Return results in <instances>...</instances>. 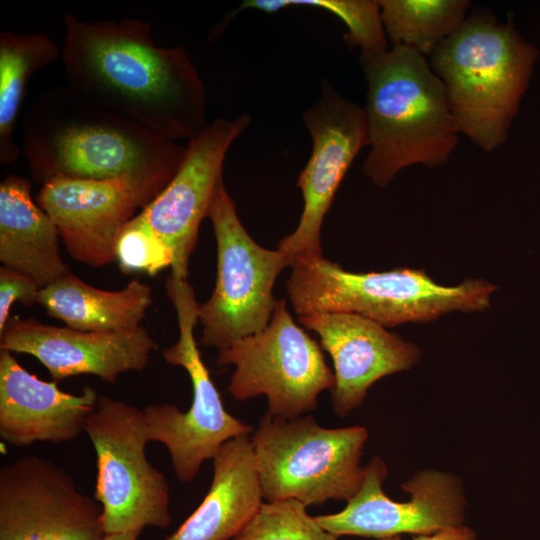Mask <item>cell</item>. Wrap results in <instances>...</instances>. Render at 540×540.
Segmentation results:
<instances>
[{
  "mask_svg": "<svg viewBox=\"0 0 540 540\" xmlns=\"http://www.w3.org/2000/svg\"><path fill=\"white\" fill-rule=\"evenodd\" d=\"M388 469L379 456L365 465L359 491L343 510L320 515L317 522L329 533L366 538H385L410 533L426 535L442 528L463 524L466 495L462 480L453 473L423 469L414 473L401 488L410 500L394 501L384 490Z\"/></svg>",
  "mask_w": 540,
  "mask_h": 540,
  "instance_id": "cell-11",
  "label": "cell"
},
{
  "mask_svg": "<svg viewBox=\"0 0 540 540\" xmlns=\"http://www.w3.org/2000/svg\"><path fill=\"white\" fill-rule=\"evenodd\" d=\"M167 294L177 314L179 338L163 349L162 357L186 370L193 389L192 403L185 412L168 403L144 407L150 441L167 448L177 479L187 483L198 474L202 463L213 459L229 440L249 435L252 427L228 413L198 350L194 328L198 305L187 279L169 276Z\"/></svg>",
  "mask_w": 540,
  "mask_h": 540,
  "instance_id": "cell-8",
  "label": "cell"
},
{
  "mask_svg": "<svg viewBox=\"0 0 540 540\" xmlns=\"http://www.w3.org/2000/svg\"><path fill=\"white\" fill-rule=\"evenodd\" d=\"M250 122L248 114L233 120L218 117L190 139L171 181L139 213L170 247L173 277L187 279L189 258L200 223L207 217L216 186L223 177L226 154Z\"/></svg>",
  "mask_w": 540,
  "mask_h": 540,
  "instance_id": "cell-14",
  "label": "cell"
},
{
  "mask_svg": "<svg viewBox=\"0 0 540 540\" xmlns=\"http://www.w3.org/2000/svg\"><path fill=\"white\" fill-rule=\"evenodd\" d=\"M22 153L34 180H122L152 201L171 181L186 147L84 99L69 86L42 92L25 112Z\"/></svg>",
  "mask_w": 540,
  "mask_h": 540,
  "instance_id": "cell-2",
  "label": "cell"
},
{
  "mask_svg": "<svg viewBox=\"0 0 540 540\" xmlns=\"http://www.w3.org/2000/svg\"><path fill=\"white\" fill-rule=\"evenodd\" d=\"M369 153L363 171L386 186L403 168L444 165L459 131L443 83L428 59L405 46L361 54Z\"/></svg>",
  "mask_w": 540,
  "mask_h": 540,
  "instance_id": "cell-3",
  "label": "cell"
},
{
  "mask_svg": "<svg viewBox=\"0 0 540 540\" xmlns=\"http://www.w3.org/2000/svg\"><path fill=\"white\" fill-rule=\"evenodd\" d=\"M302 120L312 139V152L296 186L304 206L295 231L279 242L293 259L322 255L320 231L335 193L361 149L368 146L364 108L341 95L324 79L320 98Z\"/></svg>",
  "mask_w": 540,
  "mask_h": 540,
  "instance_id": "cell-13",
  "label": "cell"
},
{
  "mask_svg": "<svg viewBox=\"0 0 540 540\" xmlns=\"http://www.w3.org/2000/svg\"><path fill=\"white\" fill-rule=\"evenodd\" d=\"M217 365L235 367L228 387L235 400L265 395L267 412L287 419L317 409L319 394L335 384L321 346L294 322L285 300L262 331L219 350Z\"/></svg>",
  "mask_w": 540,
  "mask_h": 540,
  "instance_id": "cell-10",
  "label": "cell"
},
{
  "mask_svg": "<svg viewBox=\"0 0 540 540\" xmlns=\"http://www.w3.org/2000/svg\"><path fill=\"white\" fill-rule=\"evenodd\" d=\"M376 540H402V538H401V535H396V536H390V537L380 538Z\"/></svg>",
  "mask_w": 540,
  "mask_h": 540,
  "instance_id": "cell-30",
  "label": "cell"
},
{
  "mask_svg": "<svg viewBox=\"0 0 540 540\" xmlns=\"http://www.w3.org/2000/svg\"><path fill=\"white\" fill-rule=\"evenodd\" d=\"M298 321L319 336L333 360L332 409L339 417L359 407L376 381L412 368L422 354L414 343L358 314L314 313L299 316Z\"/></svg>",
  "mask_w": 540,
  "mask_h": 540,
  "instance_id": "cell-17",
  "label": "cell"
},
{
  "mask_svg": "<svg viewBox=\"0 0 540 540\" xmlns=\"http://www.w3.org/2000/svg\"><path fill=\"white\" fill-rule=\"evenodd\" d=\"M35 201L55 223L69 254L92 267L116 261L120 231L151 202L127 181L69 177L43 184Z\"/></svg>",
  "mask_w": 540,
  "mask_h": 540,
  "instance_id": "cell-16",
  "label": "cell"
},
{
  "mask_svg": "<svg viewBox=\"0 0 540 540\" xmlns=\"http://www.w3.org/2000/svg\"><path fill=\"white\" fill-rule=\"evenodd\" d=\"M212 462L208 493L164 540H232L263 503L249 435L226 442Z\"/></svg>",
  "mask_w": 540,
  "mask_h": 540,
  "instance_id": "cell-19",
  "label": "cell"
},
{
  "mask_svg": "<svg viewBox=\"0 0 540 540\" xmlns=\"http://www.w3.org/2000/svg\"><path fill=\"white\" fill-rule=\"evenodd\" d=\"M539 55L512 20L468 15L428 57L459 133L486 152L503 145Z\"/></svg>",
  "mask_w": 540,
  "mask_h": 540,
  "instance_id": "cell-4",
  "label": "cell"
},
{
  "mask_svg": "<svg viewBox=\"0 0 540 540\" xmlns=\"http://www.w3.org/2000/svg\"><path fill=\"white\" fill-rule=\"evenodd\" d=\"M85 433L96 454L94 498L102 507L106 535L167 528L169 485L147 459L150 439L143 409L99 395Z\"/></svg>",
  "mask_w": 540,
  "mask_h": 540,
  "instance_id": "cell-7",
  "label": "cell"
},
{
  "mask_svg": "<svg viewBox=\"0 0 540 540\" xmlns=\"http://www.w3.org/2000/svg\"><path fill=\"white\" fill-rule=\"evenodd\" d=\"M413 540H477L475 531L463 524L442 528L426 535H414Z\"/></svg>",
  "mask_w": 540,
  "mask_h": 540,
  "instance_id": "cell-28",
  "label": "cell"
},
{
  "mask_svg": "<svg viewBox=\"0 0 540 540\" xmlns=\"http://www.w3.org/2000/svg\"><path fill=\"white\" fill-rule=\"evenodd\" d=\"M295 499L265 502L232 540H338Z\"/></svg>",
  "mask_w": 540,
  "mask_h": 540,
  "instance_id": "cell-25",
  "label": "cell"
},
{
  "mask_svg": "<svg viewBox=\"0 0 540 540\" xmlns=\"http://www.w3.org/2000/svg\"><path fill=\"white\" fill-rule=\"evenodd\" d=\"M290 267L287 291L299 316L347 312L384 327L426 322L453 311H482L496 290L482 279L440 285L422 269L350 272L323 255L297 256Z\"/></svg>",
  "mask_w": 540,
  "mask_h": 540,
  "instance_id": "cell-5",
  "label": "cell"
},
{
  "mask_svg": "<svg viewBox=\"0 0 540 540\" xmlns=\"http://www.w3.org/2000/svg\"><path fill=\"white\" fill-rule=\"evenodd\" d=\"M0 337V349L35 357L55 382L87 374L116 384L122 373L144 370L156 348L141 326L126 331L96 332L13 318Z\"/></svg>",
  "mask_w": 540,
  "mask_h": 540,
  "instance_id": "cell-15",
  "label": "cell"
},
{
  "mask_svg": "<svg viewBox=\"0 0 540 540\" xmlns=\"http://www.w3.org/2000/svg\"><path fill=\"white\" fill-rule=\"evenodd\" d=\"M99 395L91 386L80 394L58 388L25 370L0 349V437L17 448L35 442L65 443L85 432Z\"/></svg>",
  "mask_w": 540,
  "mask_h": 540,
  "instance_id": "cell-18",
  "label": "cell"
},
{
  "mask_svg": "<svg viewBox=\"0 0 540 540\" xmlns=\"http://www.w3.org/2000/svg\"><path fill=\"white\" fill-rule=\"evenodd\" d=\"M363 426L325 428L312 415L292 419L266 412L250 437L263 499L306 506L348 501L361 488Z\"/></svg>",
  "mask_w": 540,
  "mask_h": 540,
  "instance_id": "cell-6",
  "label": "cell"
},
{
  "mask_svg": "<svg viewBox=\"0 0 540 540\" xmlns=\"http://www.w3.org/2000/svg\"><path fill=\"white\" fill-rule=\"evenodd\" d=\"M38 303L72 329L126 331L141 326L152 290L138 279L121 290L98 289L69 271L40 290Z\"/></svg>",
  "mask_w": 540,
  "mask_h": 540,
  "instance_id": "cell-21",
  "label": "cell"
},
{
  "mask_svg": "<svg viewBox=\"0 0 540 540\" xmlns=\"http://www.w3.org/2000/svg\"><path fill=\"white\" fill-rule=\"evenodd\" d=\"M61 58V47L43 32L0 34V163H14L21 150L13 139L30 77Z\"/></svg>",
  "mask_w": 540,
  "mask_h": 540,
  "instance_id": "cell-22",
  "label": "cell"
},
{
  "mask_svg": "<svg viewBox=\"0 0 540 540\" xmlns=\"http://www.w3.org/2000/svg\"><path fill=\"white\" fill-rule=\"evenodd\" d=\"M100 503L56 463L26 455L0 467V540H103Z\"/></svg>",
  "mask_w": 540,
  "mask_h": 540,
  "instance_id": "cell-12",
  "label": "cell"
},
{
  "mask_svg": "<svg viewBox=\"0 0 540 540\" xmlns=\"http://www.w3.org/2000/svg\"><path fill=\"white\" fill-rule=\"evenodd\" d=\"M61 60L68 86L89 102L174 141L207 122L205 85L184 46H157L148 22H88L66 13Z\"/></svg>",
  "mask_w": 540,
  "mask_h": 540,
  "instance_id": "cell-1",
  "label": "cell"
},
{
  "mask_svg": "<svg viewBox=\"0 0 540 540\" xmlns=\"http://www.w3.org/2000/svg\"><path fill=\"white\" fill-rule=\"evenodd\" d=\"M142 530H134L124 533L109 534L103 540H137Z\"/></svg>",
  "mask_w": 540,
  "mask_h": 540,
  "instance_id": "cell-29",
  "label": "cell"
},
{
  "mask_svg": "<svg viewBox=\"0 0 540 540\" xmlns=\"http://www.w3.org/2000/svg\"><path fill=\"white\" fill-rule=\"evenodd\" d=\"M207 217L217 242V279L211 297L198 305L201 345L219 350L262 331L277 300L274 282L293 258L258 245L242 225L236 206L219 180Z\"/></svg>",
  "mask_w": 540,
  "mask_h": 540,
  "instance_id": "cell-9",
  "label": "cell"
},
{
  "mask_svg": "<svg viewBox=\"0 0 540 540\" xmlns=\"http://www.w3.org/2000/svg\"><path fill=\"white\" fill-rule=\"evenodd\" d=\"M59 232L33 200L31 183L16 175L0 184V261L44 288L69 272L59 251Z\"/></svg>",
  "mask_w": 540,
  "mask_h": 540,
  "instance_id": "cell-20",
  "label": "cell"
},
{
  "mask_svg": "<svg viewBox=\"0 0 540 540\" xmlns=\"http://www.w3.org/2000/svg\"><path fill=\"white\" fill-rule=\"evenodd\" d=\"M41 289L28 275L6 266L0 268V334L9 321L12 305L15 302L24 306L38 303Z\"/></svg>",
  "mask_w": 540,
  "mask_h": 540,
  "instance_id": "cell-27",
  "label": "cell"
},
{
  "mask_svg": "<svg viewBox=\"0 0 540 540\" xmlns=\"http://www.w3.org/2000/svg\"><path fill=\"white\" fill-rule=\"evenodd\" d=\"M289 6L320 8L336 15L346 25L344 39L361 54H374L388 49L379 0H245L219 24L223 30L228 22L244 9L252 8L275 13Z\"/></svg>",
  "mask_w": 540,
  "mask_h": 540,
  "instance_id": "cell-24",
  "label": "cell"
},
{
  "mask_svg": "<svg viewBox=\"0 0 540 540\" xmlns=\"http://www.w3.org/2000/svg\"><path fill=\"white\" fill-rule=\"evenodd\" d=\"M388 42L427 59L466 19L469 0H379Z\"/></svg>",
  "mask_w": 540,
  "mask_h": 540,
  "instance_id": "cell-23",
  "label": "cell"
},
{
  "mask_svg": "<svg viewBox=\"0 0 540 540\" xmlns=\"http://www.w3.org/2000/svg\"><path fill=\"white\" fill-rule=\"evenodd\" d=\"M115 260L123 272L158 274L173 263V253L163 239L140 216L135 215L120 231Z\"/></svg>",
  "mask_w": 540,
  "mask_h": 540,
  "instance_id": "cell-26",
  "label": "cell"
}]
</instances>
